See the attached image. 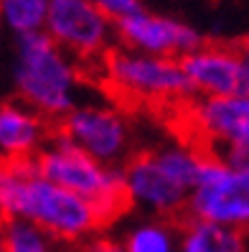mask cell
Instances as JSON below:
<instances>
[{
	"mask_svg": "<svg viewBox=\"0 0 249 252\" xmlns=\"http://www.w3.org/2000/svg\"><path fill=\"white\" fill-rule=\"evenodd\" d=\"M84 250H86V252H127L122 245L110 242V240H94L92 245H86Z\"/></svg>",
	"mask_w": 249,
	"mask_h": 252,
	"instance_id": "ac0fdd59",
	"label": "cell"
},
{
	"mask_svg": "<svg viewBox=\"0 0 249 252\" xmlns=\"http://www.w3.org/2000/svg\"><path fill=\"white\" fill-rule=\"evenodd\" d=\"M43 31L79 64H99L112 46L110 18L92 0H51Z\"/></svg>",
	"mask_w": 249,
	"mask_h": 252,
	"instance_id": "52a82bcc",
	"label": "cell"
},
{
	"mask_svg": "<svg viewBox=\"0 0 249 252\" xmlns=\"http://www.w3.org/2000/svg\"><path fill=\"white\" fill-rule=\"evenodd\" d=\"M79 71L46 31L21 33L16 43L13 84L23 105L56 123L74 110Z\"/></svg>",
	"mask_w": 249,
	"mask_h": 252,
	"instance_id": "3957f363",
	"label": "cell"
},
{
	"mask_svg": "<svg viewBox=\"0 0 249 252\" xmlns=\"http://www.w3.org/2000/svg\"><path fill=\"white\" fill-rule=\"evenodd\" d=\"M51 132L77 143L89 156L107 163V166L130 158L127 123L112 107H92V105L74 107L61 120L51 123Z\"/></svg>",
	"mask_w": 249,
	"mask_h": 252,
	"instance_id": "9c48e42d",
	"label": "cell"
},
{
	"mask_svg": "<svg viewBox=\"0 0 249 252\" xmlns=\"http://www.w3.org/2000/svg\"><path fill=\"white\" fill-rule=\"evenodd\" d=\"M92 3L105 13L110 21H122L127 16H135V13L145 10L140 0H92Z\"/></svg>",
	"mask_w": 249,
	"mask_h": 252,
	"instance_id": "e0dca14e",
	"label": "cell"
},
{
	"mask_svg": "<svg viewBox=\"0 0 249 252\" xmlns=\"http://www.w3.org/2000/svg\"><path fill=\"white\" fill-rule=\"evenodd\" d=\"M181 252H247V229L188 217L181 224Z\"/></svg>",
	"mask_w": 249,
	"mask_h": 252,
	"instance_id": "4fadbf2b",
	"label": "cell"
},
{
	"mask_svg": "<svg viewBox=\"0 0 249 252\" xmlns=\"http://www.w3.org/2000/svg\"><path fill=\"white\" fill-rule=\"evenodd\" d=\"M122 171L135 201L148 204L150 209H155L173 224H181L183 219H188V201H191L194 191L173 176V171L160 156V148L133 153L122 163Z\"/></svg>",
	"mask_w": 249,
	"mask_h": 252,
	"instance_id": "ba28073f",
	"label": "cell"
},
{
	"mask_svg": "<svg viewBox=\"0 0 249 252\" xmlns=\"http://www.w3.org/2000/svg\"><path fill=\"white\" fill-rule=\"evenodd\" d=\"M175 125L188 130L186 145L237 166L249 156V94L244 97H186L175 102Z\"/></svg>",
	"mask_w": 249,
	"mask_h": 252,
	"instance_id": "5b68a950",
	"label": "cell"
},
{
	"mask_svg": "<svg viewBox=\"0 0 249 252\" xmlns=\"http://www.w3.org/2000/svg\"><path fill=\"white\" fill-rule=\"evenodd\" d=\"M3 252H51L49 234L26 219H10L3 229Z\"/></svg>",
	"mask_w": 249,
	"mask_h": 252,
	"instance_id": "9a60e30c",
	"label": "cell"
},
{
	"mask_svg": "<svg viewBox=\"0 0 249 252\" xmlns=\"http://www.w3.org/2000/svg\"><path fill=\"white\" fill-rule=\"evenodd\" d=\"M114 36L130 51L153 54V56H175L198 49L203 38L196 28L186 26L168 16H155V13H135L122 21H114Z\"/></svg>",
	"mask_w": 249,
	"mask_h": 252,
	"instance_id": "8fae6325",
	"label": "cell"
},
{
	"mask_svg": "<svg viewBox=\"0 0 249 252\" xmlns=\"http://www.w3.org/2000/svg\"><path fill=\"white\" fill-rule=\"evenodd\" d=\"M112 94L120 102L133 105H173L194 97L181 62L175 56H153L120 46H110L97 64Z\"/></svg>",
	"mask_w": 249,
	"mask_h": 252,
	"instance_id": "277c9868",
	"label": "cell"
},
{
	"mask_svg": "<svg viewBox=\"0 0 249 252\" xmlns=\"http://www.w3.org/2000/svg\"><path fill=\"white\" fill-rule=\"evenodd\" d=\"M33 160L36 171L43 179L77 191L94 204L102 229L125 217L130 206L135 204L122 168L97 160L84 148L56 135V132L49 135L46 145L33 156Z\"/></svg>",
	"mask_w": 249,
	"mask_h": 252,
	"instance_id": "7a4b0ae2",
	"label": "cell"
},
{
	"mask_svg": "<svg viewBox=\"0 0 249 252\" xmlns=\"http://www.w3.org/2000/svg\"><path fill=\"white\" fill-rule=\"evenodd\" d=\"M188 217L226 227H249V166H231L219 156H206L201 184L188 201Z\"/></svg>",
	"mask_w": 249,
	"mask_h": 252,
	"instance_id": "8992f818",
	"label": "cell"
},
{
	"mask_svg": "<svg viewBox=\"0 0 249 252\" xmlns=\"http://www.w3.org/2000/svg\"><path fill=\"white\" fill-rule=\"evenodd\" d=\"M51 0H0L3 21L16 36L21 33H33L46 28Z\"/></svg>",
	"mask_w": 249,
	"mask_h": 252,
	"instance_id": "5bb4252c",
	"label": "cell"
},
{
	"mask_svg": "<svg viewBox=\"0 0 249 252\" xmlns=\"http://www.w3.org/2000/svg\"><path fill=\"white\" fill-rule=\"evenodd\" d=\"M127 252H173L170 232L163 224H142L125 242Z\"/></svg>",
	"mask_w": 249,
	"mask_h": 252,
	"instance_id": "2e32d148",
	"label": "cell"
},
{
	"mask_svg": "<svg viewBox=\"0 0 249 252\" xmlns=\"http://www.w3.org/2000/svg\"><path fill=\"white\" fill-rule=\"evenodd\" d=\"M64 252H86V250H74V247H69V250H64Z\"/></svg>",
	"mask_w": 249,
	"mask_h": 252,
	"instance_id": "d6986e66",
	"label": "cell"
},
{
	"mask_svg": "<svg viewBox=\"0 0 249 252\" xmlns=\"http://www.w3.org/2000/svg\"><path fill=\"white\" fill-rule=\"evenodd\" d=\"M0 206L5 221L26 219L64 242H77L84 234L102 229L94 204L77 191L43 179L36 171L33 156L3 160Z\"/></svg>",
	"mask_w": 249,
	"mask_h": 252,
	"instance_id": "6da1fadb",
	"label": "cell"
},
{
	"mask_svg": "<svg viewBox=\"0 0 249 252\" xmlns=\"http://www.w3.org/2000/svg\"><path fill=\"white\" fill-rule=\"evenodd\" d=\"M181 66L194 92L203 97L249 94V64L237 43H206L183 54Z\"/></svg>",
	"mask_w": 249,
	"mask_h": 252,
	"instance_id": "30bf717a",
	"label": "cell"
},
{
	"mask_svg": "<svg viewBox=\"0 0 249 252\" xmlns=\"http://www.w3.org/2000/svg\"><path fill=\"white\" fill-rule=\"evenodd\" d=\"M51 135V120L23 102L5 99L0 107V148L5 158L36 156Z\"/></svg>",
	"mask_w": 249,
	"mask_h": 252,
	"instance_id": "7c38bea8",
	"label": "cell"
}]
</instances>
